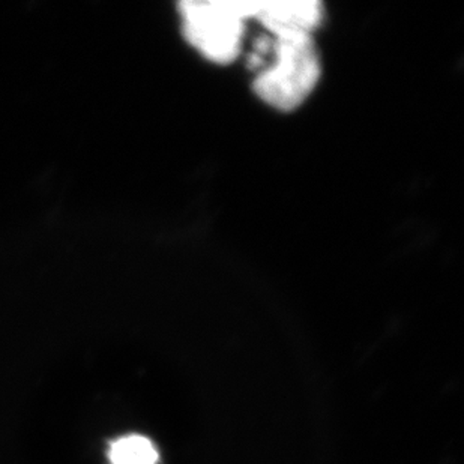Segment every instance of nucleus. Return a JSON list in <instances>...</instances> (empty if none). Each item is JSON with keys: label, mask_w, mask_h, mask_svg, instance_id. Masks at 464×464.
I'll list each match as a JSON object with an SVG mask.
<instances>
[{"label": "nucleus", "mask_w": 464, "mask_h": 464, "mask_svg": "<svg viewBox=\"0 0 464 464\" xmlns=\"http://www.w3.org/2000/svg\"><path fill=\"white\" fill-rule=\"evenodd\" d=\"M253 91L271 109L294 111L314 92L322 61L313 35H266L253 47Z\"/></svg>", "instance_id": "nucleus-1"}, {"label": "nucleus", "mask_w": 464, "mask_h": 464, "mask_svg": "<svg viewBox=\"0 0 464 464\" xmlns=\"http://www.w3.org/2000/svg\"><path fill=\"white\" fill-rule=\"evenodd\" d=\"M260 2L246 0H187L178 5L185 40L207 61L228 65L242 52L246 23Z\"/></svg>", "instance_id": "nucleus-2"}, {"label": "nucleus", "mask_w": 464, "mask_h": 464, "mask_svg": "<svg viewBox=\"0 0 464 464\" xmlns=\"http://www.w3.org/2000/svg\"><path fill=\"white\" fill-rule=\"evenodd\" d=\"M324 4L317 0H272L260 2L256 22L267 31V35H313L322 26Z\"/></svg>", "instance_id": "nucleus-3"}, {"label": "nucleus", "mask_w": 464, "mask_h": 464, "mask_svg": "<svg viewBox=\"0 0 464 464\" xmlns=\"http://www.w3.org/2000/svg\"><path fill=\"white\" fill-rule=\"evenodd\" d=\"M109 460L110 464H158L160 454L150 439L130 434L110 445Z\"/></svg>", "instance_id": "nucleus-4"}]
</instances>
